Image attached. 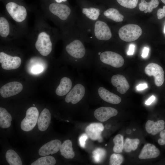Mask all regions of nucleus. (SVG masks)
<instances>
[{
	"instance_id": "nucleus-22",
	"label": "nucleus",
	"mask_w": 165,
	"mask_h": 165,
	"mask_svg": "<svg viewBox=\"0 0 165 165\" xmlns=\"http://www.w3.org/2000/svg\"><path fill=\"white\" fill-rule=\"evenodd\" d=\"M72 143L69 140L64 141L61 144L60 150L61 155L67 159H72L75 156L73 150Z\"/></svg>"
},
{
	"instance_id": "nucleus-16",
	"label": "nucleus",
	"mask_w": 165,
	"mask_h": 165,
	"mask_svg": "<svg viewBox=\"0 0 165 165\" xmlns=\"http://www.w3.org/2000/svg\"><path fill=\"white\" fill-rule=\"evenodd\" d=\"M61 141L58 139L52 140L43 145L38 150V154L41 156H45L57 152L61 145Z\"/></svg>"
},
{
	"instance_id": "nucleus-33",
	"label": "nucleus",
	"mask_w": 165,
	"mask_h": 165,
	"mask_svg": "<svg viewBox=\"0 0 165 165\" xmlns=\"http://www.w3.org/2000/svg\"><path fill=\"white\" fill-rule=\"evenodd\" d=\"M88 138L86 134H82L79 138V142L80 146L82 148H84L86 144V141Z\"/></svg>"
},
{
	"instance_id": "nucleus-3",
	"label": "nucleus",
	"mask_w": 165,
	"mask_h": 165,
	"mask_svg": "<svg viewBox=\"0 0 165 165\" xmlns=\"http://www.w3.org/2000/svg\"><path fill=\"white\" fill-rule=\"evenodd\" d=\"M93 65L96 72H98L104 66H109L118 68L124 63L123 57L119 54L112 51L104 50L101 46L94 47Z\"/></svg>"
},
{
	"instance_id": "nucleus-32",
	"label": "nucleus",
	"mask_w": 165,
	"mask_h": 165,
	"mask_svg": "<svg viewBox=\"0 0 165 165\" xmlns=\"http://www.w3.org/2000/svg\"><path fill=\"white\" fill-rule=\"evenodd\" d=\"M123 161V157L121 154L114 153L110 158L109 164L110 165H119Z\"/></svg>"
},
{
	"instance_id": "nucleus-10",
	"label": "nucleus",
	"mask_w": 165,
	"mask_h": 165,
	"mask_svg": "<svg viewBox=\"0 0 165 165\" xmlns=\"http://www.w3.org/2000/svg\"><path fill=\"white\" fill-rule=\"evenodd\" d=\"M145 72L146 74L154 78V82L156 86H160L164 81V72L163 68L158 64L150 63L145 68Z\"/></svg>"
},
{
	"instance_id": "nucleus-13",
	"label": "nucleus",
	"mask_w": 165,
	"mask_h": 165,
	"mask_svg": "<svg viewBox=\"0 0 165 165\" xmlns=\"http://www.w3.org/2000/svg\"><path fill=\"white\" fill-rule=\"evenodd\" d=\"M75 79L66 76L62 77L55 90L56 95L59 96L66 95L73 87Z\"/></svg>"
},
{
	"instance_id": "nucleus-6",
	"label": "nucleus",
	"mask_w": 165,
	"mask_h": 165,
	"mask_svg": "<svg viewBox=\"0 0 165 165\" xmlns=\"http://www.w3.org/2000/svg\"><path fill=\"white\" fill-rule=\"evenodd\" d=\"M6 9L13 19L18 23L24 21L27 16V11L23 5L14 1H10L6 5Z\"/></svg>"
},
{
	"instance_id": "nucleus-23",
	"label": "nucleus",
	"mask_w": 165,
	"mask_h": 165,
	"mask_svg": "<svg viewBox=\"0 0 165 165\" xmlns=\"http://www.w3.org/2000/svg\"><path fill=\"white\" fill-rule=\"evenodd\" d=\"M12 117L11 115L5 108H0V126L2 128H6L11 125Z\"/></svg>"
},
{
	"instance_id": "nucleus-29",
	"label": "nucleus",
	"mask_w": 165,
	"mask_h": 165,
	"mask_svg": "<svg viewBox=\"0 0 165 165\" xmlns=\"http://www.w3.org/2000/svg\"><path fill=\"white\" fill-rule=\"evenodd\" d=\"M10 27L7 20L4 17L0 18V35L3 38H6L9 35Z\"/></svg>"
},
{
	"instance_id": "nucleus-2",
	"label": "nucleus",
	"mask_w": 165,
	"mask_h": 165,
	"mask_svg": "<svg viewBox=\"0 0 165 165\" xmlns=\"http://www.w3.org/2000/svg\"><path fill=\"white\" fill-rule=\"evenodd\" d=\"M76 26L86 42L94 47L103 46L104 42L109 40L112 37L110 27L101 19L93 22L77 19Z\"/></svg>"
},
{
	"instance_id": "nucleus-42",
	"label": "nucleus",
	"mask_w": 165,
	"mask_h": 165,
	"mask_svg": "<svg viewBox=\"0 0 165 165\" xmlns=\"http://www.w3.org/2000/svg\"><path fill=\"white\" fill-rule=\"evenodd\" d=\"M161 1L163 3L165 4V0H161Z\"/></svg>"
},
{
	"instance_id": "nucleus-27",
	"label": "nucleus",
	"mask_w": 165,
	"mask_h": 165,
	"mask_svg": "<svg viewBox=\"0 0 165 165\" xmlns=\"http://www.w3.org/2000/svg\"><path fill=\"white\" fill-rule=\"evenodd\" d=\"M114 144L113 151L116 153H120L123 152L124 149L123 136L120 134L116 135L113 139Z\"/></svg>"
},
{
	"instance_id": "nucleus-15",
	"label": "nucleus",
	"mask_w": 165,
	"mask_h": 165,
	"mask_svg": "<svg viewBox=\"0 0 165 165\" xmlns=\"http://www.w3.org/2000/svg\"><path fill=\"white\" fill-rule=\"evenodd\" d=\"M112 85L116 88V90L121 94H125L130 88L129 84L123 75L117 74L113 75L111 79Z\"/></svg>"
},
{
	"instance_id": "nucleus-44",
	"label": "nucleus",
	"mask_w": 165,
	"mask_h": 165,
	"mask_svg": "<svg viewBox=\"0 0 165 165\" xmlns=\"http://www.w3.org/2000/svg\"><path fill=\"white\" fill-rule=\"evenodd\" d=\"M33 105L34 106L35 105L34 104Z\"/></svg>"
},
{
	"instance_id": "nucleus-37",
	"label": "nucleus",
	"mask_w": 165,
	"mask_h": 165,
	"mask_svg": "<svg viewBox=\"0 0 165 165\" xmlns=\"http://www.w3.org/2000/svg\"><path fill=\"white\" fill-rule=\"evenodd\" d=\"M135 47V46L134 44H131L130 45L129 50L127 53V55H132L134 54V52Z\"/></svg>"
},
{
	"instance_id": "nucleus-14",
	"label": "nucleus",
	"mask_w": 165,
	"mask_h": 165,
	"mask_svg": "<svg viewBox=\"0 0 165 165\" xmlns=\"http://www.w3.org/2000/svg\"><path fill=\"white\" fill-rule=\"evenodd\" d=\"M116 109L110 107H101L96 109L94 112L96 119L101 122H105L110 118L117 115Z\"/></svg>"
},
{
	"instance_id": "nucleus-7",
	"label": "nucleus",
	"mask_w": 165,
	"mask_h": 165,
	"mask_svg": "<svg viewBox=\"0 0 165 165\" xmlns=\"http://www.w3.org/2000/svg\"><path fill=\"white\" fill-rule=\"evenodd\" d=\"M53 43L50 35L45 31L38 34L35 43L36 50L42 56L49 55L52 50Z\"/></svg>"
},
{
	"instance_id": "nucleus-35",
	"label": "nucleus",
	"mask_w": 165,
	"mask_h": 165,
	"mask_svg": "<svg viewBox=\"0 0 165 165\" xmlns=\"http://www.w3.org/2000/svg\"><path fill=\"white\" fill-rule=\"evenodd\" d=\"M157 15L158 19L160 20L165 16V6H163V8H160L158 10Z\"/></svg>"
},
{
	"instance_id": "nucleus-4",
	"label": "nucleus",
	"mask_w": 165,
	"mask_h": 165,
	"mask_svg": "<svg viewBox=\"0 0 165 165\" xmlns=\"http://www.w3.org/2000/svg\"><path fill=\"white\" fill-rule=\"evenodd\" d=\"M48 9L50 13L59 22L67 23L70 28L75 24L77 19V13L68 5L56 2H52L49 5Z\"/></svg>"
},
{
	"instance_id": "nucleus-30",
	"label": "nucleus",
	"mask_w": 165,
	"mask_h": 165,
	"mask_svg": "<svg viewBox=\"0 0 165 165\" xmlns=\"http://www.w3.org/2000/svg\"><path fill=\"white\" fill-rule=\"evenodd\" d=\"M92 153L94 161L99 163L104 159L106 154V152L104 149L98 148L94 150Z\"/></svg>"
},
{
	"instance_id": "nucleus-36",
	"label": "nucleus",
	"mask_w": 165,
	"mask_h": 165,
	"mask_svg": "<svg viewBox=\"0 0 165 165\" xmlns=\"http://www.w3.org/2000/svg\"><path fill=\"white\" fill-rule=\"evenodd\" d=\"M148 86V85L146 83H141L137 86H136V89L137 90L141 91L147 88Z\"/></svg>"
},
{
	"instance_id": "nucleus-18",
	"label": "nucleus",
	"mask_w": 165,
	"mask_h": 165,
	"mask_svg": "<svg viewBox=\"0 0 165 165\" xmlns=\"http://www.w3.org/2000/svg\"><path fill=\"white\" fill-rule=\"evenodd\" d=\"M160 151L154 145L147 143L142 148L138 157L141 159L156 158L159 156Z\"/></svg>"
},
{
	"instance_id": "nucleus-20",
	"label": "nucleus",
	"mask_w": 165,
	"mask_h": 165,
	"mask_svg": "<svg viewBox=\"0 0 165 165\" xmlns=\"http://www.w3.org/2000/svg\"><path fill=\"white\" fill-rule=\"evenodd\" d=\"M165 123L163 120H160L156 122L149 120L145 124V129L148 133L154 135L160 132L164 128Z\"/></svg>"
},
{
	"instance_id": "nucleus-19",
	"label": "nucleus",
	"mask_w": 165,
	"mask_h": 165,
	"mask_svg": "<svg viewBox=\"0 0 165 165\" xmlns=\"http://www.w3.org/2000/svg\"><path fill=\"white\" fill-rule=\"evenodd\" d=\"M51 119V113L49 110L46 108L41 112L38 120V126L41 131H46L48 127Z\"/></svg>"
},
{
	"instance_id": "nucleus-40",
	"label": "nucleus",
	"mask_w": 165,
	"mask_h": 165,
	"mask_svg": "<svg viewBox=\"0 0 165 165\" xmlns=\"http://www.w3.org/2000/svg\"><path fill=\"white\" fill-rule=\"evenodd\" d=\"M158 144L161 145H163L165 144V139L162 138H159L158 140Z\"/></svg>"
},
{
	"instance_id": "nucleus-8",
	"label": "nucleus",
	"mask_w": 165,
	"mask_h": 165,
	"mask_svg": "<svg viewBox=\"0 0 165 165\" xmlns=\"http://www.w3.org/2000/svg\"><path fill=\"white\" fill-rule=\"evenodd\" d=\"M91 90L94 94L106 102L117 105L121 101L122 99L119 96L111 92L99 84L95 85Z\"/></svg>"
},
{
	"instance_id": "nucleus-28",
	"label": "nucleus",
	"mask_w": 165,
	"mask_h": 165,
	"mask_svg": "<svg viewBox=\"0 0 165 165\" xmlns=\"http://www.w3.org/2000/svg\"><path fill=\"white\" fill-rule=\"evenodd\" d=\"M56 161L55 158L51 156H45L41 157L33 163L31 165H54Z\"/></svg>"
},
{
	"instance_id": "nucleus-12",
	"label": "nucleus",
	"mask_w": 165,
	"mask_h": 165,
	"mask_svg": "<svg viewBox=\"0 0 165 165\" xmlns=\"http://www.w3.org/2000/svg\"><path fill=\"white\" fill-rule=\"evenodd\" d=\"M23 89L22 84L17 81L8 82L4 85L0 89V94L4 98L9 97L20 93Z\"/></svg>"
},
{
	"instance_id": "nucleus-21",
	"label": "nucleus",
	"mask_w": 165,
	"mask_h": 165,
	"mask_svg": "<svg viewBox=\"0 0 165 165\" xmlns=\"http://www.w3.org/2000/svg\"><path fill=\"white\" fill-rule=\"evenodd\" d=\"M106 18L116 22L123 20L124 16L121 14L117 9L111 8L102 11L100 19Z\"/></svg>"
},
{
	"instance_id": "nucleus-1",
	"label": "nucleus",
	"mask_w": 165,
	"mask_h": 165,
	"mask_svg": "<svg viewBox=\"0 0 165 165\" xmlns=\"http://www.w3.org/2000/svg\"><path fill=\"white\" fill-rule=\"evenodd\" d=\"M68 39L65 51L69 61L75 68L90 69L93 65L92 49L87 47V44L75 25L67 30Z\"/></svg>"
},
{
	"instance_id": "nucleus-9",
	"label": "nucleus",
	"mask_w": 165,
	"mask_h": 165,
	"mask_svg": "<svg viewBox=\"0 0 165 165\" xmlns=\"http://www.w3.org/2000/svg\"><path fill=\"white\" fill-rule=\"evenodd\" d=\"M38 115L39 112L36 107L34 106L28 108L26 111L25 118L21 123L22 130L27 132L32 130L38 121Z\"/></svg>"
},
{
	"instance_id": "nucleus-24",
	"label": "nucleus",
	"mask_w": 165,
	"mask_h": 165,
	"mask_svg": "<svg viewBox=\"0 0 165 165\" xmlns=\"http://www.w3.org/2000/svg\"><path fill=\"white\" fill-rule=\"evenodd\" d=\"M6 158L8 163L10 165H22L21 159L14 150L9 149L6 154Z\"/></svg>"
},
{
	"instance_id": "nucleus-43",
	"label": "nucleus",
	"mask_w": 165,
	"mask_h": 165,
	"mask_svg": "<svg viewBox=\"0 0 165 165\" xmlns=\"http://www.w3.org/2000/svg\"><path fill=\"white\" fill-rule=\"evenodd\" d=\"M164 33H165V25L164 27Z\"/></svg>"
},
{
	"instance_id": "nucleus-25",
	"label": "nucleus",
	"mask_w": 165,
	"mask_h": 165,
	"mask_svg": "<svg viewBox=\"0 0 165 165\" xmlns=\"http://www.w3.org/2000/svg\"><path fill=\"white\" fill-rule=\"evenodd\" d=\"M141 2L139 5V9L141 11H144L145 13L151 12L153 9L157 7L159 4L158 0H151L148 2L145 0H141Z\"/></svg>"
},
{
	"instance_id": "nucleus-17",
	"label": "nucleus",
	"mask_w": 165,
	"mask_h": 165,
	"mask_svg": "<svg viewBox=\"0 0 165 165\" xmlns=\"http://www.w3.org/2000/svg\"><path fill=\"white\" fill-rule=\"evenodd\" d=\"M104 129V127L101 123H93L90 124L85 129L86 134L91 140H102L101 133Z\"/></svg>"
},
{
	"instance_id": "nucleus-31",
	"label": "nucleus",
	"mask_w": 165,
	"mask_h": 165,
	"mask_svg": "<svg viewBox=\"0 0 165 165\" xmlns=\"http://www.w3.org/2000/svg\"><path fill=\"white\" fill-rule=\"evenodd\" d=\"M122 6L128 9H133L137 6L138 0H116Z\"/></svg>"
},
{
	"instance_id": "nucleus-34",
	"label": "nucleus",
	"mask_w": 165,
	"mask_h": 165,
	"mask_svg": "<svg viewBox=\"0 0 165 165\" xmlns=\"http://www.w3.org/2000/svg\"><path fill=\"white\" fill-rule=\"evenodd\" d=\"M43 69L42 65L37 64L34 65L31 69V71L34 74H38L42 72Z\"/></svg>"
},
{
	"instance_id": "nucleus-26",
	"label": "nucleus",
	"mask_w": 165,
	"mask_h": 165,
	"mask_svg": "<svg viewBox=\"0 0 165 165\" xmlns=\"http://www.w3.org/2000/svg\"><path fill=\"white\" fill-rule=\"evenodd\" d=\"M139 143V140L138 138H127L124 143V149L127 152H130L131 150L134 151L137 148Z\"/></svg>"
},
{
	"instance_id": "nucleus-41",
	"label": "nucleus",
	"mask_w": 165,
	"mask_h": 165,
	"mask_svg": "<svg viewBox=\"0 0 165 165\" xmlns=\"http://www.w3.org/2000/svg\"><path fill=\"white\" fill-rule=\"evenodd\" d=\"M56 2L58 3H61L63 2H66L67 0H54Z\"/></svg>"
},
{
	"instance_id": "nucleus-5",
	"label": "nucleus",
	"mask_w": 165,
	"mask_h": 165,
	"mask_svg": "<svg viewBox=\"0 0 165 165\" xmlns=\"http://www.w3.org/2000/svg\"><path fill=\"white\" fill-rule=\"evenodd\" d=\"M142 30L138 25L129 24L123 26L118 31L120 38L123 41L130 42L137 39L141 35Z\"/></svg>"
},
{
	"instance_id": "nucleus-39",
	"label": "nucleus",
	"mask_w": 165,
	"mask_h": 165,
	"mask_svg": "<svg viewBox=\"0 0 165 165\" xmlns=\"http://www.w3.org/2000/svg\"><path fill=\"white\" fill-rule=\"evenodd\" d=\"M155 98L154 96L152 95L145 101V104L146 105H149L154 101Z\"/></svg>"
},
{
	"instance_id": "nucleus-38",
	"label": "nucleus",
	"mask_w": 165,
	"mask_h": 165,
	"mask_svg": "<svg viewBox=\"0 0 165 165\" xmlns=\"http://www.w3.org/2000/svg\"><path fill=\"white\" fill-rule=\"evenodd\" d=\"M149 49L148 47H145L142 51L141 57L143 58H145L147 57L148 55Z\"/></svg>"
},
{
	"instance_id": "nucleus-11",
	"label": "nucleus",
	"mask_w": 165,
	"mask_h": 165,
	"mask_svg": "<svg viewBox=\"0 0 165 165\" xmlns=\"http://www.w3.org/2000/svg\"><path fill=\"white\" fill-rule=\"evenodd\" d=\"M21 58L17 56H12L3 52L0 53V63L2 68L6 70L17 69L20 66Z\"/></svg>"
}]
</instances>
